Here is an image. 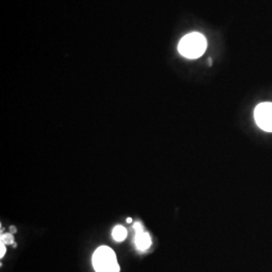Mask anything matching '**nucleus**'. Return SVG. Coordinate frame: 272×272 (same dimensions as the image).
Instances as JSON below:
<instances>
[{"label":"nucleus","instance_id":"6e6552de","mask_svg":"<svg viewBox=\"0 0 272 272\" xmlns=\"http://www.w3.org/2000/svg\"><path fill=\"white\" fill-rule=\"evenodd\" d=\"M10 232L12 233V234H14V233L16 232V228L14 227V226H11L10 227Z\"/></svg>","mask_w":272,"mask_h":272},{"label":"nucleus","instance_id":"39448f33","mask_svg":"<svg viewBox=\"0 0 272 272\" xmlns=\"http://www.w3.org/2000/svg\"><path fill=\"white\" fill-rule=\"evenodd\" d=\"M112 236L113 239L117 242H122L126 239L127 237V230L123 226H116L112 231Z\"/></svg>","mask_w":272,"mask_h":272},{"label":"nucleus","instance_id":"20e7f679","mask_svg":"<svg viewBox=\"0 0 272 272\" xmlns=\"http://www.w3.org/2000/svg\"><path fill=\"white\" fill-rule=\"evenodd\" d=\"M134 231H135V245L137 249L144 251L148 249L151 246V238L148 233L144 232L140 223H135L134 224Z\"/></svg>","mask_w":272,"mask_h":272},{"label":"nucleus","instance_id":"1a4fd4ad","mask_svg":"<svg viewBox=\"0 0 272 272\" xmlns=\"http://www.w3.org/2000/svg\"><path fill=\"white\" fill-rule=\"evenodd\" d=\"M126 221H127V223H131V222H132V220H131V218H127V220H126Z\"/></svg>","mask_w":272,"mask_h":272},{"label":"nucleus","instance_id":"423d86ee","mask_svg":"<svg viewBox=\"0 0 272 272\" xmlns=\"http://www.w3.org/2000/svg\"><path fill=\"white\" fill-rule=\"evenodd\" d=\"M14 242L13 234H2L1 235V243L3 244H12Z\"/></svg>","mask_w":272,"mask_h":272},{"label":"nucleus","instance_id":"7ed1b4c3","mask_svg":"<svg viewBox=\"0 0 272 272\" xmlns=\"http://www.w3.org/2000/svg\"><path fill=\"white\" fill-rule=\"evenodd\" d=\"M256 123L265 131H272V103H261L255 109Z\"/></svg>","mask_w":272,"mask_h":272},{"label":"nucleus","instance_id":"f03ea898","mask_svg":"<svg viewBox=\"0 0 272 272\" xmlns=\"http://www.w3.org/2000/svg\"><path fill=\"white\" fill-rule=\"evenodd\" d=\"M93 266L96 272H119L120 267L116 255L111 248L101 246L93 255Z\"/></svg>","mask_w":272,"mask_h":272},{"label":"nucleus","instance_id":"f257e3e1","mask_svg":"<svg viewBox=\"0 0 272 272\" xmlns=\"http://www.w3.org/2000/svg\"><path fill=\"white\" fill-rule=\"evenodd\" d=\"M207 40L202 33L190 32L180 40L178 51L185 58H198L207 50Z\"/></svg>","mask_w":272,"mask_h":272},{"label":"nucleus","instance_id":"0eeeda50","mask_svg":"<svg viewBox=\"0 0 272 272\" xmlns=\"http://www.w3.org/2000/svg\"><path fill=\"white\" fill-rule=\"evenodd\" d=\"M0 257H3L4 256V254H5V252H6V248H5V246H4V244L3 243H1L0 244Z\"/></svg>","mask_w":272,"mask_h":272}]
</instances>
